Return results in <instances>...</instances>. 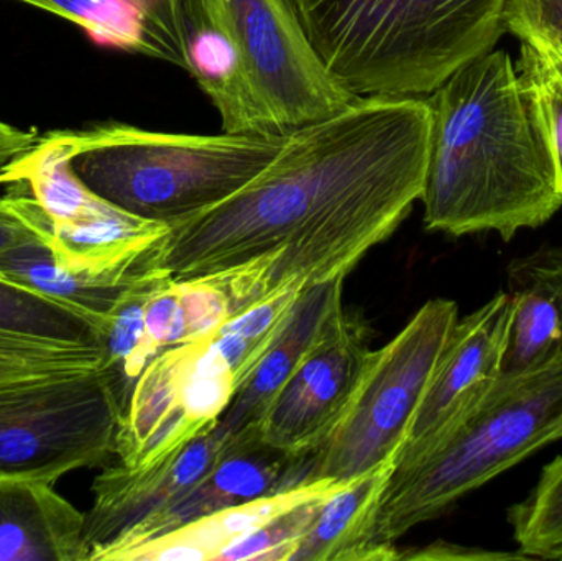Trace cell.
<instances>
[{
    "mask_svg": "<svg viewBox=\"0 0 562 561\" xmlns=\"http://www.w3.org/2000/svg\"><path fill=\"white\" fill-rule=\"evenodd\" d=\"M429 144L426 98H357L288 132L246 187L170 226L150 267L214 277L233 316L280 290L346 279L422 200Z\"/></svg>",
    "mask_w": 562,
    "mask_h": 561,
    "instance_id": "obj_1",
    "label": "cell"
},
{
    "mask_svg": "<svg viewBox=\"0 0 562 561\" xmlns=\"http://www.w3.org/2000/svg\"><path fill=\"white\" fill-rule=\"evenodd\" d=\"M426 101L431 144L419 201L429 231L510 240L561 210L553 161L507 49L472 59Z\"/></svg>",
    "mask_w": 562,
    "mask_h": 561,
    "instance_id": "obj_2",
    "label": "cell"
},
{
    "mask_svg": "<svg viewBox=\"0 0 562 561\" xmlns=\"http://www.w3.org/2000/svg\"><path fill=\"white\" fill-rule=\"evenodd\" d=\"M356 98H426L507 33L505 0H288Z\"/></svg>",
    "mask_w": 562,
    "mask_h": 561,
    "instance_id": "obj_3",
    "label": "cell"
},
{
    "mask_svg": "<svg viewBox=\"0 0 562 561\" xmlns=\"http://www.w3.org/2000/svg\"><path fill=\"white\" fill-rule=\"evenodd\" d=\"M72 170L99 197L173 224L236 194L279 154L286 134H175L122 122L66 131Z\"/></svg>",
    "mask_w": 562,
    "mask_h": 561,
    "instance_id": "obj_4",
    "label": "cell"
},
{
    "mask_svg": "<svg viewBox=\"0 0 562 561\" xmlns=\"http://www.w3.org/2000/svg\"><path fill=\"white\" fill-rule=\"evenodd\" d=\"M561 414L562 364L527 378L501 375L487 399L418 460L395 467L376 510L373 546H395L550 444Z\"/></svg>",
    "mask_w": 562,
    "mask_h": 561,
    "instance_id": "obj_5",
    "label": "cell"
},
{
    "mask_svg": "<svg viewBox=\"0 0 562 561\" xmlns=\"http://www.w3.org/2000/svg\"><path fill=\"white\" fill-rule=\"evenodd\" d=\"M458 319V303L429 300L372 351L349 407L313 451L310 481H349L396 461Z\"/></svg>",
    "mask_w": 562,
    "mask_h": 561,
    "instance_id": "obj_6",
    "label": "cell"
},
{
    "mask_svg": "<svg viewBox=\"0 0 562 561\" xmlns=\"http://www.w3.org/2000/svg\"><path fill=\"white\" fill-rule=\"evenodd\" d=\"M239 384L210 338L164 349L135 382L119 420L122 464L147 470L216 427Z\"/></svg>",
    "mask_w": 562,
    "mask_h": 561,
    "instance_id": "obj_7",
    "label": "cell"
},
{
    "mask_svg": "<svg viewBox=\"0 0 562 561\" xmlns=\"http://www.w3.org/2000/svg\"><path fill=\"white\" fill-rule=\"evenodd\" d=\"M254 86L283 134L356 101L327 71L288 0H224Z\"/></svg>",
    "mask_w": 562,
    "mask_h": 561,
    "instance_id": "obj_8",
    "label": "cell"
},
{
    "mask_svg": "<svg viewBox=\"0 0 562 561\" xmlns=\"http://www.w3.org/2000/svg\"><path fill=\"white\" fill-rule=\"evenodd\" d=\"M370 355L366 323L344 313L273 399L260 424L262 440L288 453H313L349 407Z\"/></svg>",
    "mask_w": 562,
    "mask_h": 561,
    "instance_id": "obj_9",
    "label": "cell"
},
{
    "mask_svg": "<svg viewBox=\"0 0 562 561\" xmlns=\"http://www.w3.org/2000/svg\"><path fill=\"white\" fill-rule=\"evenodd\" d=\"M510 323L508 292L495 293L484 306L458 319L395 467L418 460L487 399L502 375Z\"/></svg>",
    "mask_w": 562,
    "mask_h": 561,
    "instance_id": "obj_10",
    "label": "cell"
},
{
    "mask_svg": "<svg viewBox=\"0 0 562 561\" xmlns=\"http://www.w3.org/2000/svg\"><path fill=\"white\" fill-rule=\"evenodd\" d=\"M311 467L313 453H288L266 444L260 434L247 435L233 441L210 473L173 506L132 529L99 557L125 560L137 547L201 517L306 483Z\"/></svg>",
    "mask_w": 562,
    "mask_h": 561,
    "instance_id": "obj_11",
    "label": "cell"
},
{
    "mask_svg": "<svg viewBox=\"0 0 562 561\" xmlns=\"http://www.w3.org/2000/svg\"><path fill=\"white\" fill-rule=\"evenodd\" d=\"M188 75L220 112L223 132L283 134L250 78L224 0H184Z\"/></svg>",
    "mask_w": 562,
    "mask_h": 561,
    "instance_id": "obj_12",
    "label": "cell"
},
{
    "mask_svg": "<svg viewBox=\"0 0 562 561\" xmlns=\"http://www.w3.org/2000/svg\"><path fill=\"white\" fill-rule=\"evenodd\" d=\"M342 285L344 279H334L306 287L300 293L279 335L217 422L216 430L226 438L227 447L247 435L260 434V424L273 399L346 313Z\"/></svg>",
    "mask_w": 562,
    "mask_h": 561,
    "instance_id": "obj_13",
    "label": "cell"
},
{
    "mask_svg": "<svg viewBox=\"0 0 562 561\" xmlns=\"http://www.w3.org/2000/svg\"><path fill=\"white\" fill-rule=\"evenodd\" d=\"M226 448V438L214 427L157 467L131 470L122 464L109 471L101 481L95 523V534L104 542L101 553L145 520L173 506L210 473Z\"/></svg>",
    "mask_w": 562,
    "mask_h": 561,
    "instance_id": "obj_14",
    "label": "cell"
},
{
    "mask_svg": "<svg viewBox=\"0 0 562 561\" xmlns=\"http://www.w3.org/2000/svg\"><path fill=\"white\" fill-rule=\"evenodd\" d=\"M69 20L94 45L188 69L184 0H16Z\"/></svg>",
    "mask_w": 562,
    "mask_h": 561,
    "instance_id": "obj_15",
    "label": "cell"
},
{
    "mask_svg": "<svg viewBox=\"0 0 562 561\" xmlns=\"http://www.w3.org/2000/svg\"><path fill=\"white\" fill-rule=\"evenodd\" d=\"M510 335L502 378L562 364V249L543 247L508 267Z\"/></svg>",
    "mask_w": 562,
    "mask_h": 561,
    "instance_id": "obj_16",
    "label": "cell"
},
{
    "mask_svg": "<svg viewBox=\"0 0 562 561\" xmlns=\"http://www.w3.org/2000/svg\"><path fill=\"white\" fill-rule=\"evenodd\" d=\"M395 461L344 481L323 504L288 561L400 560L395 546H373L372 534L383 491Z\"/></svg>",
    "mask_w": 562,
    "mask_h": 561,
    "instance_id": "obj_17",
    "label": "cell"
},
{
    "mask_svg": "<svg viewBox=\"0 0 562 561\" xmlns=\"http://www.w3.org/2000/svg\"><path fill=\"white\" fill-rule=\"evenodd\" d=\"M339 483L340 481L327 480V478L306 481L272 496L217 510L180 529L171 530L167 536L137 547L125 557V560H217V557L237 540L272 523L281 514L327 493Z\"/></svg>",
    "mask_w": 562,
    "mask_h": 561,
    "instance_id": "obj_18",
    "label": "cell"
},
{
    "mask_svg": "<svg viewBox=\"0 0 562 561\" xmlns=\"http://www.w3.org/2000/svg\"><path fill=\"white\" fill-rule=\"evenodd\" d=\"M165 276L167 273L164 270L148 267L122 296L102 336V346L108 359L105 369L117 371V374L122 375L119 385H125L127 389V402L142 372L150 364L151 359L161 352L148 338L145 305Z\"/></svg>",
    "mask_w": 562,
    "mask_h": 561,
    "instance_id": "obj_19",
    "label": "cell"
},
{
    "mask_svg": "<svg viewBox=\"0 0 562 561\" xmlns=\"http://www.w3.org/2000/svg\"><path fill=\"white\" fill-rule=\"evenodd\" d=\"M304 289H284L244 312L231 316L213 336V345L226 358L236 375L237 384L252 374L267 349L277 338L284 319L290 315L297 296Z\"/></svg>",
    "mask_w": 562,
    "mask_h": 561,
    "instance_id": "obj_20",
    "label": "cell"
},
{
    "mask_svg": "<svg viewBox=\"0 0 562 561\" xmlns=\"http://www.w3.org/2000/svg\"><path fill=\"white\" fill-rule=\"evenodd\" d=\"M518 552L562 561V455L541 471L530 496L508 510Z\"/></svg>",
    "mask_w": 562,
    "mask_h": 561,
    "instance_id": "obj_21",
    "label": "cell"
},
{
    "mask_svg": "<svg viewBox=\"0 0 562 561\" xmlns=\"http://www.w3.org/2000/svg\"><path fill=\"white\" fill-rule=\"evenodd\" d=\"M340 481L336 487L306 501L301 506L281 514L272 523L266 524L260 529L254 530L244 539L237 540L227 547L217 561H288L301 537L310 529L313 520L319 513L321 504L342 484Z\"/></svg>",
    "mask_w": 562,
    "mask_h": 561,
    "instance_id": "obj_22",
    "label": "cell"
},
{
    "mask_svg": "<svg viewBox=\"0 0 562 561\" xmlns=\"http://www.w3.org/2000/svg\"><path fill=\"white\" fill-rule=\"evenodd\" d=\"M517 71L562 193V91L541 71L527 43H521Z\"/></svg>",
    "mask_w": 562,
    "mask_h": 561,
    "instance_id": "obj_23",
    "label": "cell"
},
{
    "mask_svg": "<svg viewBox=\"0 0 562 561\" xmlns=\"http://www.w3.org/2000/svg\"><path fill=\"white\" fill-rule=\"evenodd\" d=\"M148 338L158 351L191 343L180 280L165 276L145 305Z\"/></svg>",
    "mask_w": 562,
    "mask_h": 561,
    "instance_id": "obj_24",
    "label": "cell"
},
{
    "mask_svg": "<svg viewBox=\"0 0 562 561\" xmlns=\"http://www.w3.org/2000/svg\"><path fill=\"white\" fill-rule=\"evenodd\" d=\"M505 25L521 43L562 48V0H505Z\"/></svg>",
    "mask_w": 562,
    "mask_h": 561,
    "instance_id": "obj_25",
    "label": "cell"
},
{
    "mask_svg": "<svg viewBox=\"0 0 562 561\" xmlns=\"http://www.w3.org/2000/svg\"><path fill=\"white\" fill-rule=\"evenodd\" d=\"M400 559L406 560H514L530 559L521 552L498 553L482 549H469V547L454 546V543L436 542L432 546L423 547L416 552L400 553Z\"/></svg>",
    "mask_w": 562,
    "mask_h": 561,
    "instance_id": "obj_26",
    "label": "cell"
},
{
    "mask_svg": "<svg viewBox=\"0 0 562 561\" xmlns=\"http://www.w3.org/2000/svg\"><path fill=\"white\" fill-rule=\"evenodd\" d=\"M40 135L0 121V168L35 145Z\"/></svg>",
    "mask_w": 562,
    "mask_h": 561,
    "instance_id": "obj_27",
    "label": "cell"
},
{
    "mask_svg": "<svg viewBox=\"0 0 562 561\" xmlns=\"http://www.w3.org/2000/svg\"><path fill=\"white\" fill-rule=\"evenodd\" d=\"M527 45L530 46L541 71L562 91V56L560 53L553 52L550 48H540V46H533L530 43H527Z\"/></svg>",
    "mask_w": 562,
    "mask_h": 561,
    "instance_id": "obj_28",
    "label": "cell"
},
{
    "mask_svg": "<svg viewBox=\"0 0 562 561\" xmlns=\"http://www.w3.org/2000/svg\"><path fill=\"white\" fill-rule=\"evenodd\" d=\"M562 438V414L561 417L558 418L557 424L551 428L550 434V444H554V441L561 440Z\"/></svg>",
    "mask_w": 562,
    "mask_h": 561,
    "instance_id": "obj_29",
    "label": "cell"
},
{
    "mask_svg": "<svg viewBox=\"0 0 562 561\" xmlns=\"http://www.w3.org/2000/svg\"><path fill=\"white\" fill-rule=\"evenodd\" d=\"M535 46V45H533ZM540 48H550L553 49V52L560 53L562 56V48H553V46H540Z\"/></svg>",
    "mask_w": 562,
    "mask_h": 561,
    "instance_id": "obj_30",
    "label": "cell"
}]
</instances>
